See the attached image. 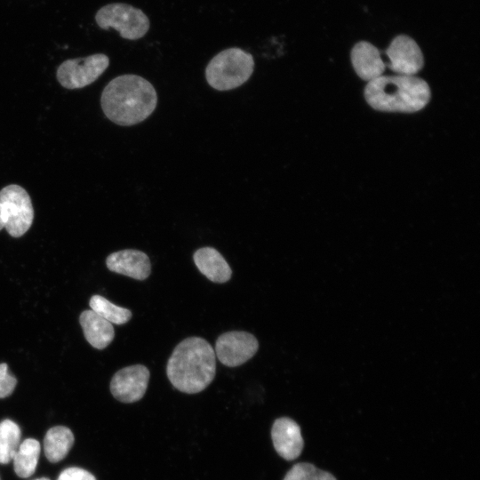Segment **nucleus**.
Segmentation results:
<instances>
[{"label":"nucleus","instance_id":"20e7f679","mask_svg":"<svg viewBox=\"0 0 480 480\" xmlns=\"http://www.w3.org/2000/svg\"><path fill=\"white\" fill-rule=\"evenodd\" d=\"M253 57L238 47L225 49L217 53L205 68L210 86L218 91H228L241 86L252 75Z\"/></svg>","mask_w":480,"mask_h":480},{"label":"nucleus","instance_id":"2eb2a0df","mask_svg":"<svg viewBox=\"0 0 480 480\" xmlns=\"http://www.w3.org/2000/svg\"><path fill=\"white\" fill-rule=\"evenodd\" d=\"M79 323L86 340L97 349L107 348L115 337L112 324L92 309H87L81 313Z\"/></svg>","mask_w":480,"mask_h":480},{"label":"nucleus","instance_id":"f03ea898","mask_svg":"<svg viewBox=\"0 0 480 480\" xmlns=\"http://www.w3.org/2000/svg\"><path fill=\"white\" fill-rule=\"evenodd\" d=\"M166 373L172 385L183 393L203 391L216 373V356L212 347L200 337L183 340L169 357Z\"/></svg>","mask_w":480,"mask_h":480},{"label":"nucleus","instance_id":"6ab92c4d","mask_svg":"<svg viewBox=\"0 0 480 480\" xmlns=\"http://www.w3.org/2000/svg\"><path fill=\"white\" fill-rule=\"evenodd\" d=\"M89 305L92 311L110 324H123L132 317V312L129 309L113 304L101 295L92 296Z\"/></svg>","mask_w":480,"mask_h":480},{"label":"nucleus","instance_id":"4be33fe9","mask_svg":"<svg viewBox=\"0 0 480 480\" xmlns=\"http://www.w3.org/2000/svg\"><path fill=\"white\" fill-rule=\"evenodd\" d=\"M57 480H96V478L83 468L72 467L64 469Z\"/></svg>","mask_w":480,"mask_h":480},{"label":"nucleus","instance_id":"6e6552de","mask_svg":"<svg viewBox=\"0 0 480 480\" xmlns=\"http://www.w3.org/2000/svg\"><path fill=\"white\" fill-rule=\"evenodd\" d=\"M259 342L254 335L246 332H228L216 340L215 356L228 367L239 366L251 359L258 351Z\"/></svg>","mask_w":480,"mask_h":480},{"label":"nucleus","instance_id":"4468645a","mask_svg":"<svg viewBox=\"0 0 480 480\" xmlns=\"http://www.w3.org/2000/svg\"><path fill=\"white\" fill-rule=\"evenodd\" d=\"M194 262L198 270L210 281L217 284L228 282L232 270L224 257L212 247H203L195 252Z\"/></svg>","mask_w":480,"mask_h":480},{"label":"nucleus","instance_id":"a211bd4d","mask_svg":"<svg viewBox=\"0 0 480 480\" xmlns=\"http://www.w3.org/2000/svg\"><path fill=\"white\" fill-rule=\"evenodd\" d=\"M20 427L11 420L0 422V463H9L17 452L20 441Z\"/></svg>","mask_w":480,"mask_h":480},{"label":"nucleus","instance_id":"f8f14e48","mask_svg":"<svg viewBox=\"0 0 480 480\" xmlns=\"http://www.w3.org/2000/svg\"><path fill=\"white\" fill-rule=\"evenodd\" d=\"M107 268L115 273L145 280L151 273L148 256L139 250L125 249L112 252L106 259Z\"/></svg>","mask_w":480,"mask_h":480},{"label":"nucleus","instance_id":"aec40b11","mask_svg":"<svg viewBox=\"0 0 480 480\" xmlns=\"http://www.w3.org/2000/svg\"><path fill=\"white\" fill-rule=\"evenodd\" d=\"M283 480H337L331 472L324 470L311 462L294 464Z\"/></svg>","mask_w":480,"mask_h":480},{"label":"nucleus","instance_id":"dca6fc26","mask_svg":"<svg viewBox=\"0 0 480 480\" xmlns=\"http://www.w3.org/2000/svg\"><path fill=\"white\" fill-rule=\"evenodd\" d=\"M74 444L71 430L63 426L50 428L44 440V454L51 462H58L65 458Z\"/></svg>","mask_w":480,"mask_h":480},{"label":"nucleus","instance_id":"f3484780","mask_svg":"<svg viewBox=\"0 0 480 480\" xmlns=\"http://www.w3.org/2000/svg\"><path fill=\"white\" fill-rule=\"evenodd\" d=\"M40 454V444L37 440H24L15 452L12 460L14 471L20 477H29L35 472Z\"/></svg>","mask_w":480,"mask_h":480},{"label":"nucleus","instance_id":"0eeeda50","mask_svg":"<svg viewBox=\"0 0 480 480\" xmlns=\"http://www.w3.org/2000/svg\"><path fill=\"white\" fill-rule=\"evenodd\" d=\"M108 65L109 58L103 53L66 60L57 68V80L64 88L80 89L95 82Z\"/></svg>","mask_w":480,"mask_h":480},{"label":"nucleus","instance_id":"9d476101","mask_svg":"<svg viewBox=\"0 0 480 480\" xmlns=\"http://www.w3.org/2000/svg\"><path fill=\"white\" fill-rule=\"evenodd\" d=\"M149 371L142 364H134L117 371L111 379L110 391L113 396L123 403H134L146 393Z\"/></svg>","mask_w":480,"mask_h":480},{"label":"nucleus","instance_id":"ddd939ff","mask_svg":"<svg viewBox=\"0 0 480 480\" xmlns=\"http://www.w3.org/2000/svg\"><path fill=\"white\" fill-rule=\"evenodd\" d=\"M351 63L356 75L369 82L383 75L386 64L379 49L366 41L356 43L351 51Z\"/></svg>","mask_w":480,"mask_h":480},{"label":"nucleus","instance_id":"1a4fd4ad","mask_svg":"<svg viewBox=\"0 0 480 480\" xmlns=\"http://www.w3.org/2000/svg\"><path fill=\"white\" fill-rule=\"evenodd\" d=\"M385 54L388 59L386 68L396 75L414 76L424 65L422 52L418 44L406 35L396 36Z\"/></svg>","mask_w":480,"mask_h":480},{"label":"nucleus","instance_id":"7ed1b4c3","mask_svg":"<svg viewBox=\"0 0 480 480\" xmlns=\"http://www.w3.org/2000/svg\"><path fill=\"white\" fill-rule=\"evenodd\" d=\"M364 99L375 110L414 113L429 102L431 92L428 83L415 76H380L367 82Z\"/></svg>","mask_w":480,"mask_h":480},{"label":"nucleus","instance_id":"9b49d317","mask_svg":"<svg viewBox=\"0 0 480 480\" xmlns=\"http://www.w3.org/2000/svg\"><path fill=\"white\" fill-rule=\"evenodd\" d=\"M271 438L276 452L285 460H296L303 451L301 428L291 418L281 417L274 421Z\"/></svg>","mask_w":480,"mask_h":480},{"label":"nucleus","instance_id":"423d86ee","mask_svg":"<svg viewBox=\"0 0 480 480\" xmlns=\"http://www.w3.org/2000/svg\"><path fill=\"white\" fill-rule=\"evenodd\" d=\"M0 206L4 228L12 237L22 236L34 220V208L28 191L10 184L0 190Z\"/></svg>","mask_w":480,"mask_h":480},{"label":"nucleus","instance_id":"39448f33","mask_svg":"<svg viewBox=\"0 0 480 480\" xmlns=\"http://www.w3.org/2000/svg\"><path fill=\"white\" fill-rule=\"evenodd\" d=\"M95 21L102 29L115 28L121 37L137 40L149 29L148 16L139 8L124 3H112L100 8Z\"/></svg>","mask_w":480,"mask_h":480},{"label":"nucleus","instance_id":"412c9836","mask_svg":"<svg viewBox=\"0 0 480 480\" xmlns=\"http://www.w3.org/2000/svg\"><path fill=\"white\" fill-rule=\"evenodd\" d=\"M16 384L17 379L9 372L7 364H0V398L9 396L13 392Z\"/></svg>","mask_w":480,"mask_h":480},{"label":"nucleus","instance_id":"5701e85b","mask_svg":"<svg viewBox=\"0 0 480 480\" xmlns=\"http://www.w3.org/2000/svg\"><path fill=\"white\" fill-rule=\"evenodd\" d=\"M4 228V221L2 218V212H1V206H0V230Z\"/></svg>","mask_w":480,"mask_h":480},{"label":"nucleus","instance_id":"b1692460","mask_svg":"<svg viewBox=\"0 0 480 480\" xmlns=\"http://www.w3.org/2000/svg\"><path fill=\"white\" fill-rule=\"evenodd\" d=\"M35 480H50V479L46 478V477H42V478H38V479H35Z\"/></svg>","mask_w":480,"mask_h":480},{"label":"nucleus","instance_id":"f257e3e1","mask_svg":"<svg viewBox=\"0 0 480 480\" xmlns=\"http://www.w3.org/2000/svg\"><path fill=\"white\" fill-rule=\"evenodd\" d=\"M157 104L154 86L142 76L121 75L103 89L100 105L105 116L113 123L130 126L148 118Z\"/></svg>","mask_w":480,"mask_h":480}]
</instances>
